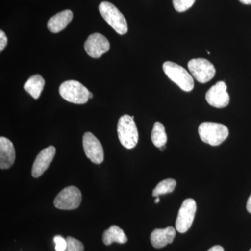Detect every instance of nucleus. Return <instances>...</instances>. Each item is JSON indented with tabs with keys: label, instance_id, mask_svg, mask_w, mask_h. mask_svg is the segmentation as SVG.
<instances>
[{
	"label": "nucleus",
	"instance_id": "obj_16",
	"mask_svg": "<svg viewBox=\"0 0 251 251\" xmlns=\"http://www.w3.org/2000/svg\"><path fill=\"white\" fill-rule=\"evenodd\" d=\"M45 86V80L39 74L32 75L25 83L24 89L34 99L40 97L41 92Z\"/></svg>",
	"mask_w": 251,
	"mask_h": 251
},
{
	"label": "nucleus",
	"instance_id": "obj_9",
	"mask_svg": "<svg viewBox=\"0 0 251 251\" xmlns=\"http://www.w3.org/2000/svg\"><path fill=\"white\" fill-rule=\"evenodd\" d=\"M82 145L87 158L95 164H100L104 161V151L98 138L90 132H87L82 138Z\"/></svg>",
	"mask_w": 251,
	"mask_h": 251
},
{
	"label": "nucleus",
	"instance_id": "obj_8",
	"mask_svg": "<svg viewBox=\"0 0 251 251\" xmlns=\"http://www.w3.org/2000/svg\"><path fill=\"white\" fill-rule=\"evenodd\" d=\"M196 210L197 204L194 200L188 198L183 202L178 212L175 224L176 230L179 233H185L191 228L194 221Z\"/></svg>",
	"mask_w": 251,
	"mask_h": 251
},
{
	"label": "nucleus",
	"instance_id": "obj_15",
	"mask_svg": "<svg viewBox=\"0 0 251 251\" xmlns=\"http://www.w3.org/2000/svg\"><path fill=\"white\" fill-rule=\"evenodd\" d=\"M74 14L71 10H64L61 11L52 18H50L48 22V28L51 32L59 33L67 27L72 22Z\"/></svg>",
	"mask_w": 251,
	"mask_h": 251
},
{
	"label": "nucleus",
	"instance_id": "obj_20",
	"mask_svg": "<svg viewBox=\"0 0 251 251\" xmlns=\"http://www.w3.org/2000/svg\"><path fill=\"white\" fill-rule=\"evenodd\" d=\"M196 0H173L175 9L178 12H184L192 7Z\"/></svg>",
	"mask_w": 251,
	"mask_h": 251
},
{
	"label": "nucleus",
	"instance_id": "obj_11",
	"mask_svg": "<svg viewBox=\"0 0 251 251\" xmlns=\"http://www.w3.org/2000/svg\"><path fill=\"white\" fill-rule=\"evenodd\" d=\"M110 43L103 34L94 33L91 34L85 43V50L89 56L99 58L110 50Z\"/></svg>",
	"mask_w": 251,
	"mask_h": 251
},
{
	"label": "nucleus",
	"instance_id": "obj_21",
	"mask_svg": "<svg viewBox=\"0 0 251 251\" xmlns=\"http://www.w3.org/2000/svg\"><path fill=\"white\" fill-rule=\"evenodd\" d=\"M67 247L65 251H84V245L82 242L75 238L67 237Z\"/></svg>",
	"mask_w": 251,
	"mask_h": 251
},
{
	"label": "nucleus",
	"instance_id": "obj_23",
	"mask_svg": "<svg viewBox=\"0 0 251 251\" xmlns=\"http://www.w3.org/2000/svg\"><path fill=\"white\" fill-rule=\"evenodd\" d=\"M8 38L2 30L0 31V52L4 50L7 45Z\"/></svg>",
	"mask_w": 251,
	"mask_h": 251
},
{
	"label": "nucleus",
	"instance_id": "obj_3",
	"mask_svg": "<svg viewBox=\"0 0 251 251\" xmlns=\"http://www.w3.org/2000/svg\"><path fill=\"white\" fill-rule=\"evenodd\" d=\"M163 72L170 80L179 86L184 92H191L194 88V80L192 75L179 64L166 62L163 65Z\"/></svg>",
	"mask_w": 251,
	"mask_h": 251
},
{
	"label": "nucleus",
	"instance_id": "obj_6",
	"mask_svg": "<svg viewBox=\"0 0 251 251\" xmlns=\"http://www.w3.org/2000/svg\"><path fill=\"white\" fill-rule=\"evenodd\" d=\"M82 202V194L80 190L74 186L64 188L54 198V205L62 210L77 209Z\"/></svg>",
	"mask_w": 251,
	"mask_h": 251
},
{
	"label": "nucleus",
	"instance_id": "obj_18",
	"mask_svg": "<svg viewBox=\"0 0 251 251\" xmlns=\"http://www.w3.org/2000/svg\"><path fill=\"white\" fill-rule=\"evenodd\" d=\"M151 141L156 148L165 146L168 140L164 126L161 122H157L153 125L151 131Z\"/></svg>",
	"mask_w": 251,
	"mask_h": 251
},
{
	"label": "nucleus",
	"instance_id": "obj_26",
	"mask_svg": "<svg viewBox=\"0 0 251 251\" xmlns=\"http://www.w3.org/2000/svg\"><path fill=\"white\" fill-rule=\"evenodd\" d=\"M241 3L244 4L249 5L251 4V0H239Z\"/></svg>",
	"mask_w": 251,
	"mask_h": 251
},
{
	"label": "nucleus",
	"instance_id": "obj_29",
	"mask_svg": "<svg viewBox=\"0 0 251 251\" xmlns=\"http://www.w3.org/2000/svg\"><path fill=\"white\" fill-rule=\"evenodd\" d=\"M165 148H166V145H165V146L161 147V148H160L159 149L161 150V151H163Z\"/></svg>",
	"mask_w": 251,
	"mask_h": 251
},
{
	"label": "nucleus",
	"instance_id": "obj_30",
	"mask_svg": "<svg viewBox=\"0 0 251 251\" xmlns=\"http://www.w3.org/2000/svg\"><path fill=\"white\" fill-rule=\"evenodd\" d=\"M251 251V250H250V251Z\"/></svg>",
	"mask_w": 251,
	"mask_h": 251
},
{
	"label": "nucleus",
	"instance_id": "obj_12",
	"mask_svg": "<svg viewBox=\"0 0 251 251\" xmlns=\"http://www.w3.org/2000/svg\"><path fill=\"white\" fill-rule=\"evenodd\" d=\"M56 149L53 146H49V148L41 150L36 156L33 164L32 170H31L33 177H39L45 173L50 163L53 161Z\"/></svg>",
	"mask_w": 251,
	"mask_h": 251
},
{
	"label": "nucleus",
	"instance_id": "obj_5",
	"mask_svg": "<svg viewBox=\"0 0 251 251\" xmlns=\"http://www.w3.org/2000/svg\"><path fill=\"white\" fill-rule=\"evenodd\" d=\"M59 94L64 100L75 104H85L88 102L90 91L76 80L63 82L59 89Z\"/></svg>",
	"mask_w": 251,
	"mask_h": 251
},
{
	"label": "nucleus",
	"instance_id": "obj_14",
	"mask_svg": "<svg viewBox=\"0 0 251 251\" xmlns=\"http://www.w3.org/2000/svg\"><path fill=\"white\" fill-rule=\"evenodd\" d=\"M176 235L174 227H168L164 229H155L151 232L150 240L153 247L162 249L168 244H172Z\"/></svg>",
	"mask_w": 251,
	"mask_h": 251
},
{
	"label": "nucleus",
	"instance_id": "obj_10",
	"mask_svg": "<svg viewBox=\"0 0 251 251\" xmlns=\"http://www.w3.org/2000/svg\"><path fill=\"white\" fill-rule=\"evenodd\" d=\"M227 89V85L224 81H219L216 85H213L206 93L207 103L215 108H226L229 103V96Z\"/></svg>",
	"mask_w": 251,
	"mask_h": 251
},
{
	"label": "nucleus",
	"instance_id": "obj_17",
	"mask_svg": "<svg viewBox=\"0 0 251 251\" xmlns=\"http://www.w3.org/2000/svg\"><path fill=\"white\" fill-rule=\"evenodd\" d=\"M128 238L125 232L117 226H112L109 229H106L103 234V242L106 246L110 245L113 242L126 244Z\"/></svg>",
	"mask_w": 251,
	"mask_h": 251
},
{
	"label": "nucleus",
	"instance_id": "obj_19",
	"mask_svg": "<svg viewBox=\"0 0 251 251\" xmlns=\"http://www.w3.org/2000/svg\"><path fill=\"white\" fill-rule=\"evenodd\" d=\"M176 182L175 179H167L163 180L158 183L156 188L153 190L152 196L153 197H158L161 195L168 194L174 191Z\"/></svg>",
	"mask_w": 251,
	"mask_h": 251
},
{
	"label": "nucleus",
	"instance_id": "obj_1",
	"mask_svg": "<svg viewBox=\"0 0 251 251\" xmlns=\"http://www.w3.org/2000/svg\"><path fill=\"white\" fill-rule=\"evenodd\" d=\"M198 133L202 141L211 146L221 145L229 135L226 126L215 122H203L199 126Z\"/></svg>",
	"mask_w": 251,
	"mask_h": 251
},
{
	"label": "nucleus",
	"instance_id": "obj_13",
	"mask_svg": "<svg viewBox=\"0 0 251 251\" xmlns=\"http://www.w3.org/2000/svg\"><path fill=\"white\" fill-rule=\"evenodd\" d=\"M16 152L11 140L5 137L0 138V168L9 169L14 165Z\"/></svg>",
	"mask_w": 251,
	"mask_h": 251
},
{
	"label": "nucleus",
	"instance_id": "obj_27",
	"mask_svg": "<svg viewBox=\"0 0 251 251\" xmlns=\"http://www.w3.org/2000/svg\"><path fill=\"white\" fill-rule=\"evenodd\" d=\"M159 202H160L159 197H156V199L155 200V203H156V204H158V203Z\"/></svg>",
	"mask_w": 251,
	"mask_h": 251
},
{
	"label": "nucleus",
	"instance_id": "obj_2",
	"mask_svg": "<svg viewBox=\"0 0 251 251\" xmlns=\"http://www.w3.org/2000/svg\"><path fill=\"white\" fill-rule=\"evenodd\" d=\"M119 140L125 148L130 150L138 143V131L134 119L128 115L120 117L117 125Z\"/></svg>",
	"mask_w": 251,
	"mask_h": 251
},
{
	"label": "nucleus",
	"instance_id": "obj_28",
	"mask_svg": "<svg viewBox=\"0 0 251 251\" xmlns=\"http://www.w3.org/2000/svg\"><path fill=\"white\" fill-rule=\"evenodd\" d=\"M89 98H93V94H92V92H90V94H89Z\"/></svg>",
	"mask_w": 251,
	"mask_h": 251
},
{
	"label": "nucleus",
	"instance_id": "obj_24",
	"mask_svg": "<svg viewBox=\"0 0 251 251\" xmlns=\"http://www.w3.org/2000/svg\"><path fill=\"white\" fill-rule=\"evenodd\" d=\"M207 251H225L224 248L221 247V246L216 245L214 247H211L210 249H209Z\"/></svg>",
	"mask_w": 251,
	"mask_h": 251
},
{
	"label": "nucleus",
	"instance_id": "obj_22",
	"mask_svg": "<svg viewBox=\"0 0 251 251\" xmlns=\"http://www.w3.org/2000/svg\"><path fill=\"white\" fill-rule=\"evenodd\" d=\"M56 251H65L67 247V239L60 235H56L53 239Z\"/></svg>",
	"mask_w": 251,
	"mask_h": 251
},
{
	"label": "nucleus",
	"instance_id": "obj_25",
	"mask_svg": "<svg viewBox=\"0 0 251 251\" xmlns=\"http://www.w3.org/2000/svg\"><path fill=\"white\" fill-rule=\"evenodd\" d=\"M247 211L251 214V195L247 201Z\"/></svg>",
	"mask_w": 251,
	"mask_h": 251
},
{
	"label": "nucleus",
	"instance_id": "obj_7",
	"mask_svg": "<svg viewBox=\"0 0 251 251\" xmlns=\"http://www.w3.org/2000/svg\"><path fill=\"white\" fill-rule=\"evenodd\" d=\"M188 68L192 76L201 83H206L216 75L215 67L206 59H191L188 63Z\"/></svg>",
	"mask_w": 251,
	"mask_h": 251
},
{
	"label": "nucleus",
	"instance_id": "obj_4",
	"mask_svg": "<svg viewBox=\"0 0 251 251\" xmlns=\"http://www.w3.org/2000/svg\"><path fill=\"white\" fill-rule=\"evenodd\" d=\"M99 9L102 17L117 33L121 35L126 34L128 31L126 20L115 5L108 1H103L99 5Z\"/></svg>",
	"mask_w": 251,
	"mask_h": 251
}]
</instances>
